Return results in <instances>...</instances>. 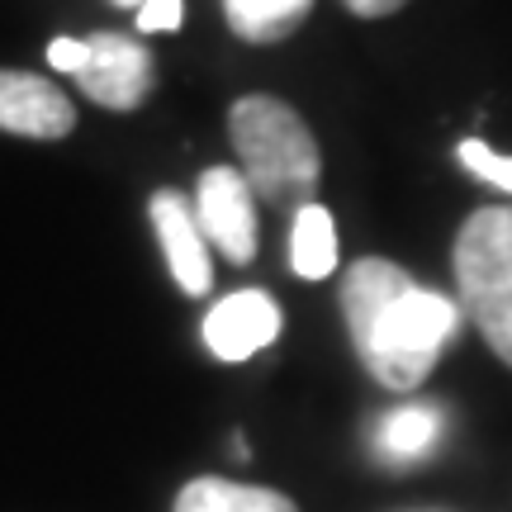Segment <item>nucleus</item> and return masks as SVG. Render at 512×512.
Segmentation results:
<instances>
[{
    "label": "nucleus",
    "instance_id": "obj_1",
    "mask_svg": "<svg viewBox=\"0 0 512 512\" xmlns=\"http://www.w3.org/2000/svg\"><path fill=\"white\" fill-rule=\"evenodd\" d=\"M342 318L361 366L384 389H418L456 332V304L422 290L389 256H361L342 275Z\"/></svg>",
    "mask_w": 512,
    "mask_h": 512
},
{
    "label": "nucleus",
    "instance_id": "obj_2",
    "mask_svg": "<svg viewBox=\"0 0 512 512\" xmlns=\"http://www.w3.org/2000/svg\"><path fill=\"white\" fill-rule=\"evenodd\" d=\"M228 138L242 162V176L275 209H304L323 181V152L313 128L275 95H242L228 110Z\"/></svg>",
    "mask_w": 512,
    "mask_h": 512
},
{
    "label": "nucleus",
    "instance_id": "obj_3",
    "mask_svg": "<svg viewBox=\"0 0 512 512\" xmlns=\"http://www.w3.org/2000/svg\"><path fill=\"white\" fill-rule=\"evenodd\" d=\"M456 290L465 313L475 318L479 337L494 347L503 366H512V209L489 204L460 223L456 247Z\"/></svg>",
    "mask_w": 512,
    "mask_h": 512
},
{
    "label": "nucleus",
    "instance_id": "obj_4",
    "mask_svg": "<svg viewBox=\"0 0 512 512\" xmlns=\"http://www.w3.org/2000/svg\"><path fill=\"white\" fill-rule=\"evenodd\" d=\"M195 219L204 242H214L223 261L252 266L256 256V195L242 166H209L195 190Z\"/></svg>",
    "mask_w": 512,
    "mask_h": 512
},
{
    "label": "nucleus",
    "instance_id": "obj_5",
    "mask_svg": "<svg viewBox=\"0 0 512 512\" xmlns=\"http://www.w3.org/2000/svg\"><path fill=\"white\" fill-rule=\"evenodd\" d=\"M86 43H91V62L76 76V86L91 95L95 105H105L114 114L138 110L152 95V81H157L152 76V53L128 34H95Z\"/></svg>",
    "mask_w": 512,
    "mask_h": 512
},
{
    "label": "nucleus",
    "instance_id": "obj_6",
    "mask_svg": "<svg viewBox=\"0 0 512 512\" xmlns=\"http://www.w3.org/2000/svg\"><path fill=\"white\" fill-rule=\"evenodd\" d=\"M0 128L19 138H67L76 128V105L48 76L0 72Z\"/></svg>",
    "mask_w": 512,
    "mask_h": 512
},
{
    "label": "nucleus",
    "instance_id": "obj_7",
    "mask_svg": "<svg viewBox=\"0 0 512 512\" xmlns=\"http://www.w3.org/2000/svg\"><path fill=\"white\" fill-rule=\"evenodd\" d=\"M280 337V309L266 290H238L204 318V342L219 361H247Z\"/></svg>",
    "mask_w": 512,
    "mask_h": 512
},
{
    "label": "nucleus",
    "instance_id": "obj_8",
    "mask_svg": "<svg viewBox=\"0 0 512 512\" xmlns=\"http://www.w3.org/2000/svg\"><path fill=\"white\" fill-rule=\"evenodd\" d=\"M152 228H157V242L166 252V266L176 275V285L185 294H209V280H214V266H209V247H204V233H200V219L195 209L185 204L181 190H157L152 204Z\"/></svg>",
    "mask_w": 512,
    "mask_h": 512
},
{
    "label": "nucleus",
    "instance_id": "obj_9",
    "mask_svg": "<svg viewBox=\"0 0 512 512\" xmlns=\"http://www.w3.org/2000/svg\"><path fill=\"white\" fill-rule=\"evenodd\" d=\"M171 512H299L290 494L280 489H261V484H238V479L204 475L190 479Z\"/></svg>",
    "mask_w": 512,
    "mask_h": 512
},
{
    "label": "nucleus",
    "instance_id": "obj_10",
    "mask_svg": "<svg viewBox=\"0 0 512 512\" xmlns=\"http://www.w3.org/2000/svg\"><path fill=\"white\" fill-rule=\"evenodd\" d=\"M313 0H223V19L242 43H280L309 19Z\"/></svg>",
    "mask_w": 512,
    "mask_h": 512
},
{
    "label": "nucleus",
    "instance_id": "obj_11",
    "mask_svg": "<svg viewBox=\"0 0 512 512\" xmlns=\"http://www.w3.org/2000/svg\"><path fill=\"white\" fill-rule=\"evenodd\" d=\"M290 261L304 280H328L337 271V223H332V214L318 200L294 214Z\"/></svg>",
    "mask_w": 512,
    "mask_h": 512
},
{
    "label": "nucleus",
    "instance_id": "obj_12",
    "mask_svg": "<svg viewBox=\"0 0 512 512\" xmlns=\"http://www.w3.org/2000/svg\"><path fill=\"white\" fill-rule=\"evenodd\" d=\"M437 432H441V418L432 408H399V413H384L380 432H375V446L389 460H413L422 451H432Z\"/></svg>",
    "mask_w": 512,
    "mask_h": 512
},
{
    "label": "nucleus",
    "instance_id": "obj_13",
    "mask_svg": "<svg viewBox=\"0 0 512 512\" xmlns=\"http://www.w3.org/2000/svg\"><path fill=\"white\" fill-rule=\"evenodd\" d=\"M456 152H460V162H465V171H475V176H484L489 185H498V190L512 195V157L494 152V147L479 143V138H465Z\"/></svg>",
    "mask_w": 512,
    "mask_h": 512
},
{
    "label": "nucleus",
    "instance_id": "obj_14",
    "mask_svg": "<svg viewBox=\"0 0 512 512\" xmlns=\"http://www.w3.org/2000/svg\"><path fill=\"white\" fill-rule=\"evenodd\" d=\"M86 62H91V43L86 38H53L48 43V67L53 72H62V76H81L86 72Z\"/></svg>",
    "mask_w": 512,
    "mask_h": 512
},
{
    "label": "nucleus",
    "instance_id": "obj_15",
    "mask_svg": "<svg viewBox=\"0 0 512 512\" xmlns=\"http://www.w3.org/2000/svg\"><path fill=\"white\" fill-rule=\"evenodd\" d=\"M185 0H147L138 10V34H162V29H181Z\"/></svg>",
    "mask_w": 512,
    "mask_h": 512
},
{
    "label": "nucleus",
    "instance_id": "obj_16",
    "mask_svg": "<svg viewBox=\"0 0 512 512\" xmlns=\"http://www.w3.org/2000/svg\"><path fill=\"white\" fill-rule=\"evenodd\" d=\"M342 5L361 19H384V15H394V10H403L408 0H342Z\"/></svg>",
    "mask_w": 512,
    "mask_h": 512
},
{
    "label": "nucleus",
    "instance_id": "obj_17",
    "mask_svg": "<svg viewBox=\"0 0 512 512\" xmlns=\"http://www.w3.org/2000/svg\"><path fill=\"white\" fill-rule=\"evenodd\" d=\"M110 5H119V10H143L147 0H110Z\"/></svg>",
    "mask_w": 512,
    "mask_h": 512
}]
</instances>
